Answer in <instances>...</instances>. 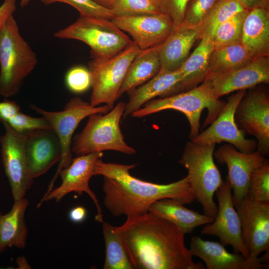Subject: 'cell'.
I'll use <instances>...</instances> for the list:
<instances>
[{"label": "cell", "mask_w": 269, "mask_h": 269, "mask_svg": "<svg viewBox=\"0 0 269 269\" xmlns=\"http://www.w3.org/2000/svg\"><path fill=\"white\" fill-rule=\"evenodd\" d=\"M248 10L236 13L216 28L212 38L214 48L241 42L243 25Z\"/></svg>", "instance_id": "obj_31"}, {"label": "cell", "mask_w": 269, "mask_h": 269, "mask_svg": "<svg viewBox=\"0 0 269 269\" xmlns=\"http://www.w3.org/2000/svg\"><path fill=\"white\" fill-rule=\"evenodd\" d=\"M217 0H190L186 9L183 20L178 28H193L200 29L204 17Z\"/></svg>", "instance_id": "obj_35"}, {"label": "cell", "mask_w": 269, "mask_h": 269, "mask_svg": "<svg viewBox=\"0 0 269 269\" xmlns=\"http://www.w3.org/2000/svg\"><path fill=\"white\" fill-rule=\"evenodd\" d=\"M140 50L134 44L112 57L92 58L88 69L92 79L90 103L92 106L105 104L111 109L114 107L129 67Z\"/></svg>", "instance_id": "obj_8"}, {"label": "cell", "mask_w": 269, "mask_h": 269, "mask_svg": "<svg viewBox=\"0 0 269 269\" xmlns=\"http://www.w3.org/2000/svg\"><path fill=\"white\" fill-rule=\"evenodd\" d=\"M245 93L246 90H242L230 96L211 125L191 139V141L200 144L227 142L241 152L254 151L257 142L254 139H247L235 121L236 109Z\"/></svg>", "instance_id": "obj_12"}, {"label": "cell", "mask_w": 269, "mask_h": 269, "mask_svg": "<svg viewBox=\"0 0 269 269\" xmlns=\"http://www.w3.org/2000/svg\"><path fill=\"white\" fill-rule=\"evenodd\" d=\"M99 5L110 9L115 0H93Z\"/></svg>", "instance_id": "obj_42"}, {"label": "cell", "mask_w": 269, "mask_h": 269, "mask_svg": "<svg viewBox=\"0 0 269 269\" xmlns=\"http://www.w3.org/2000/svg\"><path fill=\"white\" fill-rule=\"evenodd\" d=\"M232 191L226 179L215 193L218 202L217 214L212 223L205 225L201 233L218 237L224 246L230 245L234 252L249 258L251 256L242 239L241 221L234 205Z\"/></svg>", "instance_id": "obj_13"}, {"label": "cell", "mask_w": 269, "mask_h": 269, "mask_svg": "<svg viewBox=\"0 0 269 269\" xmlns=\"http://www.w3.org/2000/svg\"><path fill=\"white\" fill-rule=\"evenodd\" d=\"M225 103L214 96L209 83L204 81L198 87L181 93L158 99H153L134 112L131 116L141 118L168 109L183 113L190 127L191 139L199 133L201 115L204 109L208 110L205 125L212 123L217 118Z\"/></svg>", "instance_id": "obj_5"}, {"label": "cell", "mask_w": 269, "mask_h": 269, "mask_svg": "<svg viewBox=\"0 0 269 269\" xmlns=\"http://www.w3.org/2000/svg\"><path fill=\"white\" fill-rule=\"evenodd\" d=\"M160 45L141 50L131 64L118 93V98L145 83L160 70Z\"/></svg>", "instance_id": "obj_26"}, {"label": "cell", "mask_w": 269, "mask_h": 269, "mask_svg": "<svg viewBox=\"0 0 269 269\" xmlns=\"http://www.w3.org/2000/svg\"><path fill=\"white\" fill-rule=\"evenodd\" d=\"M161 13L168 15L177 29L181 24L190 0H156Z\"/></svg>", "instance_id": "obj_37"}, {"label": "cell", "mask_w": 269, "mask_h": 269, "mask_svg": "<svg viewBox=\"0 0 269 269\" xmlns=\"http://www.w3.org/2000/svg\"><path fill=\"white\" fill-rule=\"evenodd\" d=\"M87 216L86 209L82 206H77L72 208L69 212V220L74 223L83 222Z\"/></svg>", "instance_id": "obj_40"}, {"label": "cell", "mask_w": 269, "mask_h": 269, "mask_svg": "<svg viewBox=\"0 0 269 269\" xmlns=\"http://www.w3.org/2000/svg\"><path fill=\"white\" fill-rule=\"evenodd\" d=\"M21 112L20 106L15 102L5 98L0 101V122L7 123Z\"/></svg>", "instance_id": "obj_38"}, {"label": "cell", "mask_w": 269, "mask_h": 269, "mask_svg": "<svg viewBox=\"0 0 269 269\" xmlns=\"http://www.w3.org/2000/svg\"><path fill=\"white\" fill-rule=\"evenodd\" d=\"M110 9L115 17L161 13L156 0H115Z\"/></svg>", "instance_id": "obj_32"}, {"label": "cell", "mask_w": 269, "mask_h": 269, "mask_svg": "<svg viewBox=\"0 0 269 269\" xmlns=\"http://www.w3.org/2000/svg\"><path fill=\"white\" fill-rule=\"evenodd\" d=\"M102 224L106 253L103 269H134L118 227L105 221Z\"/></svg>", "instance_id": "obj_28"}, {"label": "cell", "mask_w": 269, "mask_h": 269, "mask_svg": "<svg viewBox=\"0 0 269 269\" xmlns=\"http://www.w3.org/2000/svg\"><path fill=\"white\" fill-rule=\"evenodd\" d=\"M136 166L105 162L102 158L96 163L93 176H103L104 204L114 216L129 218L144 214L153 203L165 198L184 205L195 199L187 176L166 184L152 183L130 174V170Z\"/></svg>", "instance_id": "obj_2"}, {"label": "cell", "mask_w": 269, "mask_h": 269, "mask_svg": "<svg viewBox=\"0 0 269 269\" xmlns=\"http://www.w3.org/2000/svg\"><path fill=\"white\" fill-rule=\"evenodd\" d=\"M248 195L257 201L269 202V163L268 160L252 173Z\"/></svg>", "instance_id": "obj_33"}, {"label": "cell", "mask_w": 269, "mask_h": 269, "mask_svg": "<svg viewBox=\"0 0 269 269\" xmlns=\"http://www.w3.org/2000/svg\"><path fill=\"white\" fill-rule=\"evenodd\" d=\"M103 156V152H96L78 155L73 158L70 164L59 173L58 175L61 179L60 185L53 188L47 195L43 196L38 204L37 208L44 202L51 200L59 202L66 195L72 192L79 195L86 193L92 199L96 207L97 214L95 220L102 223L104 221L103 211L96 195L89 187V182L93 176L96 162Z\"/></svg>", "instance_id": "obj_10"}, {"label": "cell", "mask_w": 269, "mask_h": 269, "mask_svg": "<svg viewBox=\"0 0 269 269\" xmlns=\"http://www.w3.org/2000/svg\"><path fill=\"white\" fill-rule=\"evenodd\" d=\"M233 202L240 219L242 239L249 255L259 257L269 249V202L256 200L247 194Z\"/></svg>", "instance_id": "obj_14"}, {"label": "cell", "mask_w": 269, "mask_h": 269, "mask_svg": "<svg viewBox=\"0 0 269 269\" xmlns=\"http://www.w3.org/2000/svg\"><path fill=\"white\" fill-rule=\"evenodd\" d=\"M125 106L126 103L121 102L107 113L89 116L85 128L72 142V152L77 155L105 150L135 154V149L126 142L120 128Z\"/></svg>", "instance_id": "obj_6"}, {"label": "cell", "mask_w": 269, "mask_h": 269, "mask_svg": "<svg viewBox=\"0 0 269 269\" xmlns=\"http://www.w3.org/2000/svg\"><path fill=\"white\" fill-rule=\"evenodd\" d=\"M241 42L254 58L269 56V9L248 10L243 25Z\"/></svg>", "instance_id": "obj_22"}, {"label": "cell", "mask_w": 269, "mask_h": 269, "mask_svg": "<svg viewBox=\"0 0 269 269\" xmlns=\"http://www.w3.org/2000/svg\"><path fill=\"white\" fill-rule=\"evenodd\" d=\"M37 62L36 53L10 16L0 33V95L8 98L16 95Z\"/></svg>", "instance_id": "obj_3"}, {"label": "cell", "mask_w": 269, "mask_h": 269, "mask_svg": "<svg viewBox=\"0 0 269 269\" xmlns=\"http://www.w3.org/2000/svg\"><path fill=\"white\" fill-rule=\"evenodd\" d=\"M118 229L134 269H205L193 261L185 235L151 212L127 218Z\"/></svg>", "instance_id": "obj_1"}, {"label": "cell", "mask_w": 269, "mask_h": 269, "mask_svg": "<svg viewBox=\"0 0 269 269\" xmlns=\"http://www.w3.org/2000/svg\"><path fill=\"white\" fill-rule=\"evenodd\" d=\"M31 0H20V5L21 7L26 6Z\"/></svg>", "instance_id": "obj_43"}, {"label": "cell", "mask_w": 269, "mask_h": 269, "mask_svg": "<svg viewBox=\"0 0 269 269\" xmlns=\"http://www.w3.org/2000/svg\"><path fill=\"white\" fill-rule=\"evenodd\" d=\"M46 5L64 3L74 7L81 17L103 18L112 20L115 16L111 9L103 7L93 0H40Z\"/></svg>", "instance_id": "obj_34"}, {"label": "cell", "mask_w": 269, "mask_h": 269, "mask_svg": "<svg viewBox=\"0 0 269 269\" xmlns=\"http://www.w3.org/2000/svg\"><path fill=\"white\" fill-rule=\"evenodd\" d=\"M207 81L215 98L269 82V57H260L239 67L210 74Z\"/></svg>", "instance_id": "obj_15"}, {"label": "cell", "mask_w": 269, "mask_h": 269, "mask_svg": "<svg viewBox=\"0 0 269 269\" xmlns=\"http://www.w3.org/2000/svg\"><path fill=\"white\" fill-rule=\"evenodd\" d=\"M54 36L84 42L91 48L92 58L112 57L134 44L112 20L103 18L80 16Z\"/></svg>", "instance_id": "obj_7"}, {"label": "cell", "mask_w": 269, "mask_h": 269, "mask_svg": "<svg viewBox=\"0 0 269 269\" xmlns=\"http://www.w3.org/2000/svg\"><path fill=\"white\" fill-rule=\"evenodd\" d=\"M240 3L246 9L251 10L256 8L269 9V0H235Z\"/></svg>", "instance_id": "obj_41"}, {"label": "cell", "mask_w": 269, "mask_h": 269, "mask_svg": "<svg viewBox=\"0 0 269 269\" xmlns=\"http://www.w3.org/2000/svg\"><path fill=\"white\" fill-rule=\"evenodd\" d=\"M22 134L27 161L33 179L60 162L61 147L53 129L36 130Z\"/></svg>", "instance_id": "obj_20"}, {"label": "cell", "mask_w": 269, "mask_h": 269, "mask_svg": "<svg viewBox=\"0 0 269 269\" xmlns=\"http://www.w3.org/2000/svg\"><path fill=\"white\" fill-rule=\"evenodd\" d=\"M235 118L244 130L257 139L258 150L264 156L269 152V97L256 90L244 95L235 112Z\"/></svg>", "instance_id": "obj_16"}, {"label": "cell", "mask_w": 269, "mask_h": 269, "mask_svg": "<svg viewBox=\"0 0 269 269\" xmlns=\"http://www.w3.org/2000/svg\"><path fill=\"white\" fill-rule=\"evenodd\" d=\"M200 38V29L188 28L175 29L160 45L158 54L160 69L174 71L185 61L194 42Z\"/></svg>", "instance_id": "obj_24"}, {"label": "cell", "mask_w": 269, "mask_h": 269, "mask_svg": "<svg viewBox=\"0 0 269 269\" xmlns=\"http://www.w3.org/2000/svg\"><path fill=\"white\" fill-rule=\"evenodd\" d=\"M254 58L241 42L214 48L210 58L208 75L239 67Z\"/></svg>", "instance_id": "obj_29"}, {"label": "cell", "mask_w": 269, "mask_h": 269, "mask_svg": "<svg viewBox=\"0 0 269 269\" xmlns=\"http://www.w3.org/2000/svg\"><path fill=\"white\" fill-rule=\"evenodd\" d=\"M148 211L168 221L184 235L214 220L213 218L188 209L181 203L170 198L155 202Z\"/></svg>", "instance_id": "obj_25"}, {"label": "cell", "mask_w": 269, "mask_h": 269, "mask_svg": "<svg viewBox=\"0 0 269 269\" xmlns=\"http://www.w3.org/2000/svg\"><path fill=\"white\" fill-rule=\"evenodd\" d=\"M5 131L0 137V153L4 172L14 201L25 197L33 183L27 161L22 134L6 123Z\"/></svg>", "instance_id": "obj_11"}, {"label": "cell", "mask_w": 269, "mask_h": 269, "mask_svg": "<svg viewBox=\"0 0 269 269\" xmlns=\"http://www.w3.org/2000/svg\"><path fill=\"white\" fill-rule=\"evenodd\" d=\"M189 250L208 269H261L269 265V251L263 257L246 258L240 253H230L220 242L204 240L198 236L191 238Z\"/></svg>", "instance_id": "obj_18"}, {"label": "cell", "mask_w": 269, "mask_h": 269, "mask_svg": "<svg viewBox=\"0 0 269 269\" xmlns=\"http://www.w3.org/2000/svg\"><path fill=\"white\" fill-rule=\"evenodd\" d=\"M28 205V200L24 197L14 201L6 214L0 212V253L8 248L25 247L28 229L25 214Z\"/></svg>", "instance_id": "obj_23"}, {"label": "cell", "mask_w": 269, "mask_h": 269, "mask_svg": "<svg viewBox=\"0 0 269 269\" xmlns=\"http://www.w3.org/2000/svg\"><path fill=\"white\" fill-rule=\"evenodd\" d=\"M112 21L129 34L140 50L162 44L175 30L170 18L162 13L115 17Z\"/></svg>", "instance_id": "obj_17"}, {"label": "cell", "mask_w": 269, "mask_h": 269, "mask_svg": "<svg viewBox=\"0 0 269 269\" xmlns=\"http://www.w3.org/2000/svg\"><path fill=\"white\" fill-rule=\"evenodd\" d=\"M246 9L235 0H217L204 17L200 28V39H211L216 28L236 13Z\"/></svg>", "instance_id": "obj_30"}, {"label": "cell", "mask_w": 269, "mask_h": 269, "mask_svg": "<svg viewBox=\"0 0 269 269\" xmlns=\"http://www.w3.org/2000/svg\"><path fill=\"white\" fill-rule=\"evenodd\" d=\"M215 145L188 142L179 161L188 171L186 176L195 199L201 204L204 214L213 219L218 211L214 196L224 182L214 160Z\"/></svg>", "instance_id": "obj_4"}, {"label": "cell", "mask_w": 269, "mask_h": 269, "mask_svg": "<svg viewBox=\"0 0 269 269\" xmlns=\"http://www.w3.org/2000/svg\"><path fill=\"white\" fill-rule=\"evenodd\" d=\"M200 39L195 49L179 68L182 77L181 89L194 87L203 82L209 74V61L214 45L209 37Z\"/></svg>", "instance_id": "obj_27"}, {"label": "cell", "mask_w": 269, "mask_h": 269, "mask_svg": "<svg viewBox=\"0 0 269 269\" xmlns=\"http://www.w3.org/2000/svg\"><path fill=\"white\" fill-rule=\"evenodd\" d=\"M31 108L49 122L58 137L61 147V160L48 190L44 195L46 196L53 188L54 183L59 172L67 167L73 158L71 150L72 139L80 122L92 114H105L112 109L107 105L100 107L92 106L90 103L79 97L71 99L65 106L63 110L61 111H47L33 105L31 106Z\"/></svg>", "instance_id": "obj_9"}, {"label": "cell", "mask_w": 269, "mask_h": 269, "mask_svg": "<svg viewBox=\"0 0 269 269\" xmlns=\"http://www.w3.org/2000/svg\"><path fill=\"white\" fill-rule=\"evenodd\" d=\"M214 154L218 162L227 166L226 179L233 191V201L247 196L251 175L266 160L264 156L258 151L243 152L229 144L222 145Z\"/></svg>", "instance_id": "obj_19"}, {"label": "cell", "mask_w": 269, "mask_h": 269, "mask_svg": "<svg viewBox=\"0 0 269 269\" xmlns=\"http://www.w3.org/2000/svg\"><path fill=\"white\" fill-rule=\"evenodd\" d=\"M65 83L67 88L73 93L80 94L86 92L92 84L89 69L80 65L71 68L66 74Z\"/></svg>", "instance_id": "obj_36"}, {"label": "cell", "mask_w": 269, "mask_h": 269, "mask_svg": "<svg viewBox=\"0 0 269 269\" xmlns=\"http://www.w3.org/2000/svg\"><path fill=\"white\" fill-rule=\"evenodd\" d=\"M16 0H3L0 5V33L8 18L16 9Z\"/></svg>", "instance_id": "obj_39"}, {"label": "cell", "mask_w": 269, "mask_h": 269, "mask_svg": "<svg viewBox=\"0 0 269 269\" xmlns=\"http://www.w3.org/2000/svg\"><path fill=\"white\" fill-rule=\"evenodd\" d=\"M182 80L179 69L174 71L160 69L149 80L128 92L130 99L126 104L123 116L131 115L157 97L166 96L181 89Z\"/></svg>", "instance_id": "obj_21"}]
</instances>
